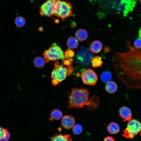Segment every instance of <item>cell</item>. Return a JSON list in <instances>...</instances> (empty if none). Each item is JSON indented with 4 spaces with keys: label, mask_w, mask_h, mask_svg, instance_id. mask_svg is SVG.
I'll list each match as a JSON object with an SVG mask.
<instances>
[{
    "label": "cell",
    "mask_w": 141,
    "mask_h": 141,
    "mask_svg": "<svg viewBox=\"0 0 141 141\" xmlns=\"http://www.w3.org/2000/svg\"><path fill=\"white\" fill-rule=\"evenodd\" d=\"M89 95L87 89L72 88L68 96V108H80L85 105H90L92 101L89 100Z\"/></svg>",
    "instance_id": "cell-1"
},
{
    "label": "cell",
    "mask_w": 141,
    "mask_h": 141,
    "mask_svg": "<svg viewBox=\"0 0 141 141\" xmlns=\"http://www.w3.org/2000/svg\"><path fill=\"white\" fill-rule=\"evenodd\" d=\"M72 15V7L70 3L60 0L56 1L53 16L60 18L64 21Z\"/></svg>",
    "instance_id": "cell-2"
},
{
    "label": "cell",
    "mask_w": 141,
    "mask_h": 141,
    "mask_svg": "<svg viewBox=\"0 0 141 141\" xmlns=\"http://www.w3.org/2000/svg\"><path fill=\"white\" fill-rule=\"evenodd\" d=\"M67 76V67L61 65L58 61H56L51 74L52 85L58 86L59 83L65 79Z\"/></svg>",
    "instance_id": "cell-3"
},
{
    "label": "cell",
    "mask_w": 141,
    "mask_h": 141,
    "mask_svg": "<svg viewBox=\"0 0 141 141\" xmlns=\"http://www.w3.org/2000/svg\"><path fill=\"white\" fill-rule=\"evenodd\" d=\"M43 56L45 62L64 59V52L59 46L54 43L48 50H44Z\"/></svg>",
    "instance_id": "cell-4"
},
{
    "label": "cell",
    "mask_w": 141,
    "mask_h": 141,
    "mask_svg": "<svg viewBox=\"0 0 141 141\" xmlns=\"http://www.w3.org/2000/svg\"><path fill=\"white\" fill-rule=\"evenodd\" d=\"M141 123L136 119H134L129 121L126 128L124 130L122 136L125 137L132 139L140 131Z\"/></svg>",
    "instance_id": "cell-5"
},
{
    "label": "cell",
    "mask_w": 141,
    "mask_h": 141,
    "mask_svg": "<svg viewBox=\"0 0 141 141\" xmlns=\"http://www.w3.org/2000/svg\"><path fill=\"white\" fill-rule=\"evenodd\" d=\"M81 77L84 84L90 86L95 85L98 79L96 73L91 69H87L82 72Z\"/></svg>",
    "instance_id": "cell-6"
},
{
    "label": "cell",
    "mask_w": 141,
    "mask_h": 141,
    "mask_svg": "<svg viewBox=\"0 0 141 141\" xmlns=\"http://www.w3.org/2000/svg\"><path fill=\"white\" fill-rule=\"evenodd\" d=\"M57 0H47L40 8V13L41 16L51 17L53 16L55 6Z\"/></svg>",
    "instance_id": "cell-7"
},
{
    "label": "cell",
    "mask_w": 141,
    "mask_h": 141,
    "mask_svg": "<svg viewBox=\"0 0 141 141\" xmlns=\"http://www.w3.org/2000/svg\"><path fill=\"white\" fill-rule=\"evenodd\" d=\"M75 118L73 116L66 115L62 118L61 124L63 128L69 130L73 127L75 125Z\"/></svg>",
    "instance_id": "cell-8"
},
{
    "label": "cell",
    "mask_w": 141,
    "mask_h": 141,
    "mask_svg": "<svg viewBox=\"0 0 141 141\" xmlns=\"http://www.w3.org/2000/svg\"><path fill=\"white\" fill-rule=\"evenodd\" d=\"M119 113L123 121H129L131 120L132 113L129 108L125 106L122 107L119 109Z\"/></svg>",
    "instance_id": "cell-9"
},
{
    "label": "cell",
    "mask_w": 141,
    "mask_h": 141,
    "mask_svg": "<svg viewBox=\"0 0 141 141\" xmlns=\"http://www.w3.org/2000/svg\"><path fill=\"white\" fill-rule=\"evenodd\" d=\"M102 43L99 40H95L90 44L89 50L92 52L97 53L100 52L102 48Z\"/></svg>",
    "instance_id": "cell-10"
},
{
    "label": "cell",
    "mask_w": 141,
    "mask_h": 141,
    "mask_svg": "<svg viewBox=\"0 0 141 141\" xmlns=\"http://www.w3.org/2000/svg\"><path fill=\"white\" fill-rule=\"evenodd\" d=\"M51 141H72L69 134H63L61 133L56 134L50 138Z\"/></svg>",
    "instance_id": "cell-11"
},
{
    "label": "cell",
    "mask_w": 141,
    "mask_h": 141,
    "mask_svg": "<svg viewBox=\"0 0 141 141\" xmlns=\"http://www.w3.org/2000/svg\"><path fill=\"white\" fill-rule=\"evenodd\" d=\"M107 130L110 134H113L118 133L120 131V128L118 124L112 121L107 126Z\"/></svg>",
    "instance_id": "cell-12"
},
{
    "label": "cell",
    "mask_w": 141,
    "mask_h": 141,
    "mask_svg": "<svg viewBox=\"0 0 141 141\" xmlns=\"http://www.w3.org/2000/svg\"><path fill=\"white\" fill-rule=\"evenodd\" d=\"M75 36L76 38L78 40L82 42L87 39L88 37V34L85 30L79 29L76 31Z\"/></svg>",
    "instance_id": "cell-13"
},
{
    "label": "cell",
    "mask_w": 141,
    "mask_h": 141,
    "mask_svg": "<svg viewBox=\"0 0 141 141\" xmlns=\"http://www.w3.org/2000/svg\"><path fill=\"white\" fill-rule=\"evenodd\" d=\"M105 88L107 92L110 94H113L117 91L118 86L115 82L110 81L106 83Z\"/></svg>",
    "instance_id": "cell-14"
},
{
    "label": "cell",
    "mask_w": 141,
    "mask_h": 141,
    "mask_svg": "<svg viewBox=\"0 0 141 141\" xmlns=\"http://www.w3.org/2000/svg\"><path fill=\"white\" fill-rule=\"evenodd\" d=\"M63 116V113L60 110L57 109H54L51 112L50 120L51 121L53 120H59L62 118Z\"/></svg>",
    "instance_id": "cell-15"
},
{
    "label": "cell",
    "mask_w": 141,
    "mask_h": 141,
    "mask_svg": "<svg viewBox=\"0 0 141 141\" xmlns=\"http://www.w3.org/2000/svg\"><path fill=\"white\" fill-rule=\"evenodd\" d=\"M79 44L78 40L73 37H69L68 39L67 42V47L70 49H74L77 48Z\"/></svg>",
    "instance_id": "cell-16"
},
{
    "label": "cell",
    "mask_w": 141,
    "mask_h": 141,
    "mask_svg": "<svg viewBox=\"0 0 141 141\" xmlns=\"http://www.w3.org/2000/svg\"><path fill=\"white\" fill-rule=\"evenodd\" d=\"M45 62L43 57L39 56H36L33 61L34 66L37 68L43 67L45 66Z\"/></svg>",
    "instance_id": "cell-17"
},
{
    "label": "cell",
    "mask_w": 141,
    "mask_h": 141,
    "mask_svg": "<svg viewBox=\"0 0 141 141\" xmlns=\"http://www.w3.org/2000/svg\"><path fill=\"white\" fill-rule=\"evenodd\" d=\"M92 66L93 68L100 67L103 63V61L100 57L96 56L93 57L91 61Z\"/></svg>",
    "instance_id": "cell-18"
},
{
    "label": "cell",
    "mask_w": 141,
    "mask_h": 141,
    "mask_svg": "<svg viewBox=\"0 0 141 141\" xmlns=\"http://www.w3.org/2000/svg\"><path fill=\"white\" fill-rule=\"evenodd\" d=\"M14 22L17 27H22L25 25L26 20L25 18L23 16H17L15 18Z\"/></svg>",
    "instance_id": "cell-19"
},
{
    "label": "cell",
    "mask_w": 141,
    "mask_h": 141,
    "mask_svg": "<svg viewBox=\"0 0 141 141\" xmlns=\"http://www.w3.org/2000/svg\"><path fill=\"white\" fill-rule=\"evenodd\" d=\"M111 78V74L110 72L108 71L103 72L101 75V80L104 83H107L110 81Z\"/></svg>",
    "instance_id": "cell-20"
},
{
    "label": "cell",
    "mask_w": 141,
    "mask_h": 141,
    "mask_svg": "<svg viewBox=\"0 0 141 141\" xmlns=\"http://www.w3.org/2000/svg\"><path fill=\"white\" fill-rule=\"evenodd\" d=\"M72 130L74 134L79 135L82 132L83 127L80 125L77 124L75 125L73 127Z\"/></svg>",
    "instance_id": "cell-21"
},
{
    "label": "cell",
    "mask_w": 141,
    "mask_h": 141,
    "mask_svg": "<svg viewBox=\"0 0 141 141\" xmlns=\"http://www.w3.org/2000/svg\"><path fill=\"white\" fill-rule=\"evenodd\" d=\"M10 136V133L7 129L4 136L0 138V141H8Z\"/></svg>",
    "instance_id": "cell-22"
},
{
    "label": "cell",
    "mask_w": 141,
    "mask_h": 141,
    "mask_svg": "<svg viewBox=\"0 0 141 141\" xmlns=\"http://www.w3.org/2000/svg\"><path fill=\"white\" fill-rule=\"evenodd\" d=\"M135 47L137 49L141 48V39L137 38L134 43Z\"/></svg>",
    "instance_id": "cell-23"
},
{
    "label": "cell",
    "mask_w": 141,
    "mask_h": 141,
    "mask_svg": "<svg viewBox=\"0 0 141 141\" xmlns=\"http://www.w3.org/2000/svg\"><path fill=\"white\" fill-rule=\"evenodd\" d=\"M73 71V68L71 66H68L67 67V75L69 76L72 75Z\"/></svg>",
    "instance_id": "cell-24"
},
{
    "label": "cell",
    "mask_w": 141,
    "mask_h": 141,
    "mask_svg": "<svg viewBox=\"0 0 141 141\" xmlns=\"http://www.w3.org/2000/svg\"><path fill=\"white\" fill-rule=\"evenodd\" d=\"M6 130L2 127L0 125V138L4 136Z\"/></svg>",
    "instance_id": "cell-25"
},
{
    "label": "cell",
    "mask_w": 141,
    "mask_h": 141,
    "mask_svg": "<svg viewBox=\"0 0 141 141\" xmlns=\"http://www.w3.org/2000/svg\"><path fill=\"white\" fill-rule=\"evenodd\" d=\"M103 141H115V140L112 137L108 136L104 138Z\"/></svg>",
    "instance_id": "cell-26"
},
{
    "label": "cell",
    "mask_w": 141,
    "mask_h": 141,
    "mask_svg": "<svg viewBox=\"0 0 141 141\" xmlns=\"http://www.w3.org/2000/svg\"><path fill=\"white\" fill-rule=\"evenodd\" d=\"M75 54L74 51L69 49V51L68 55L69 58H71L73 57L74 56Z\"/></svg>",
    "instance_id": "cell-27"
},
{
    "label": "cell",
    "mask_w": 141,
    "mask_h": 141,
    "mask_svg": "<svg viewBox=\"0 0 141 141\" xmlns=\"http://www.w3.org/2000/svg\"><path fill=\"white\" fill-rule=\"evenodd\" d=\"M63 63L65 65L69 66L72 64V62L69 59H67L64 60Z\"/></svg>",
    "instance_id": "cell-28"
},
{
    "label": "cell",
    "mask_w": 141,
    "mask_h": 141,
    "mask_svg": "<svg viewBox=\"0 0 141 141\" xmlns=\"http://www.w3.org/2000/svg\"><path fill=\"white\" fill-rule=\"evenodd\" d=\"M138 38L141 39V27L139 30L138 32Z\"/></svg>",
    "instance_id": "cell-29"
},
{
    "label": "cell",
    "mask_w": 141,
    "mask_h": 141,
    "mask_svg": "<svg viewBox=\"0 0 141 141\" xmlns=\"http://www.w3.org/2000/svg\"><path fill=\"white\" fill-rule=\"evenodd\" d=\"M38 30L40 32H42L43 31V28L42 27L40 26L39 27Z\"/></svg>",
    "instance_id": "cell-30"
},
{
    "label": "cell",
    "mask_w": 141,
    "mask_h": 141,
    "mask_svg": "<svg viewBox=\"0 0 141 141\" xmlns=\"http://www.w3.org/2000/svg\"><path fill=\"white\" fill-rule=\"evenodd\" d=\"M134 0H125V2H131Z\"/></svg>",
    "instance_id": "cell-31"
},
{
    "label": "cell",
    "mask_w": 141,
    "mask_h": 141,
    "mask_svg": "<svg viewBox=\"0 0 141 141\" xmlns=\"http://www.w3.org/2000/svg\"><path fill=\"white\" fill-rule=\"evenodd\" d=\"M55 22L56 23H58L59 22V21L58 20H55Z\"/></svg>",
    "instance_id": "cell-32"
},
{
    "label": "cell",
    "mask_w": 141,
    "mask_h": 141,
    "mask_svg": "<svg viewBox=\"0 0 141 141\" xmlns=\"http://www.w3.org/2000/svg\"><path fill=\"white\" fill-rule=\"evenodd\" d=\"M140 134V136H141V131Z\"/></svg>",
    "instance_id": "cell-33"
}]
</instances>
